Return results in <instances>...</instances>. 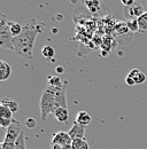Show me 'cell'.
Instances as JSON below:
<instances>
[{"mask_svg": "<svg viewBox=\"0 0 147 149\" xmlns=\"http://www.w3.org/2000/svg\"><path fill=\"white\" fill-rule=\"evenodd\" d=\"M85 129H86V126H83V125L78 124L77 122H75L73 127L68 131V133H69V135L71 136L73 140L83 139V138H85Z\"/></svg>", "mask_w": 147, "mask_h": 149, "instance_id": "cell-7", "label": "cell"}, {"mask_svg": "<svg viewBox=\"0 0 147 149\" xmlns=\"http://www.w3.org/2000/svg\"><path fill=\"white\" fill-rule=\"evenodd\" d=\"M54 116V118L60 122V123H67L69 120V112L68 108H63V107H57L55 108V110L52 113Z\"/></svg>", "mask_w": 147, "mask_h": 149, "instance_id": "cell-8", "label": "cell"}, {"mask_svg": "<svg viewBox=\"0 0 147 149\" xmlns=\"http://www.w3.org/2000/svg\"><path fill=\"white\" fill-rule=\"evenodd\" d=\"M48 85L57 87V86H62V85H63V83H62V80H61V79H60L57 76H50V79H48Z\"/></svg>", "mask_w": 147, "mask_h": 149, "instance_id": "cell-20", "label": "cell"}, {"mask_svg": "<svg viewBox=\"0 0 147 149\" xmlns=\"http://www.w3.org/2000/svg\"><path fill=\"white\" fill-rule=\"evenodd\" d=\"M14 119V118H13ZM13 119H6V118H0V125H1V127H9L10 126V124H12V122H13Z\"/></svg>", "mask_w": 147, "mask_h": 149, "instance_id": "cell-21", "label": "cell"}, {"mask_svg": "<svg viewBox=\"0 0 147 149\" xmlns=\"http://www.w3.org/2000/svg\"><path fill=\"white\" fill-rule=\"evenodd\" d=\"M73 143V139L69 135L68 132L64 131H60L57 133H55L52 138V145H60V146H64V147H71Z\"/></svg>", "mask_w": 147, "mask_h": 149, "instance_id": "cell-6", "label": "cell"}, {"mask_svg": "<svg viewBox=\"0 0 147 149\" xmlns=\"http://www.w3.org/2000/svg\"><path fill=\"white\" fill-rule=\"evenodd\" d=\"M36 125H37V123L34 118H28V119L25 120V126H27L28 129H35Z\"/></svg>", "mask_w": 147, "mask_h": 149, "instance_id": "cell-22", "label": "cell"}, {"mask_svg": "<svg viewBox=\"0 0 147 149\" xmlns=\"http://www.w3.org/2000/svg\"><path fill=\"white\" fill-rule=\"evenodd\" d=\"M121 2L124 5V7H129L136 2V0H121Z\"/></svg>", "mask_w": 147, "mask_h": 149, "instance_id": "cell-23", "label": "cell"}, {"mask_svg": "<svg viewBox=\"0 0 147 149\" xmlns=\"http://www.w3.org/2000/svg\"><path fill=\"white\" fill-rule=\"evenodd\" d=\"M57 87L48 85L41 93V96H40V117L43 120H46L48 115L53 113V111L56 108V90H57Z\"/></svg>", "mask_w": 147, "mask_h": 149, "instance_id": "cell-2", "label": "cell"}, {"mask_svg": "<svg viewBox=\"0 0 147 149\" xmlns=\"http://www.w3.org/2000/svg\"><path fill=\"white\" fill-rule=\"evenodd\" d=\"M76 122L83 126H88L91 124L92 117L88 111H79L76 116Z\"/></svg>", "mask_w": 147, "mask_h": 149, "instance_id": "cell-11", "label": "cell"}, {"mask_svg": "<svg viewBox=\"0 0 147 149\" xmlns=\"http://www.w3.org/2000/svg\"><path fill=\"white\" fill-rule=\"evenodd\" d=\"M1 104L7 106V107H8V108H9L13 112H16L18 110V108H20L18 102L14 101V100H10V99H4V100L1 101Z\"/></svg>", "mask_w": 147, "mask_h": 149, "instance_id": "cell-17", "label": "cell"}, {"mask_svg": "<svg viewBox=\"0 0 147 149\" xmlns=\"http://www.w3.org/2000/svg\"><path fill=\"white\" fill-rule=\"evenodd\" d=\"M145 12L143 9V6L138 2H134L133 5L124 8V16H125L127 21H129V19H138V17H140Z\"/></svg>", "mask_w": 147, "mask_h": 149, "instance_id": "cell-5", "label": "cell"}, {"mask_svg": "<svg viewBox=\"0 0 147 149\" xmlns=\"http://www.w3.org/2000/svg\"><path fill=\"white\" fill-rule=\"evenodd\" d=\"M15 149H27V147H25V136H24L23 132L21 133V135L18 136V141L15 143Z\"/></svg>", "mask_w": 147, "mask_h": 149, "instance_id": "cell-19", "label": "cell"}, {"mask_svg": "<svg viewBox=\"0 0 147 149\" xmlns=\"http://www.w3.org/2000/svg\"><path fill=\"white\" fill-rule=\"evenodd\" d=\"M13 35L10 32L8 21L6 19L5 14H1L0 19V46L2 48H7L10 51H14V45H13Z\"/></svg>", "mask_w": 147, "mask_h": 149, "instance_id": "cell-3", "label": "cell"}, {"mask_svg": "<svg viewBox=\"0 0 147 149\" xmlns=\"http://www.w3.org/2000/svg\"><path fill=\"white\" fill-rule=\"evenodd\" d=\"M8 25H9V29H10V32H12L13 37L18 36L23 30V26H21L18 23L13 22V21H8Z\"/></svg>", "mask_w": 147, "mask_h": 149, "instance_id": "cell-14", "label": "cell"}, {"mask_svg": "<svg viewBox=\"0 0 147 149\" xmlns=\"http://www.w3.org/2000/svg\"><path fill=\"white\" fill-rule=\"evenodd\" d=\"M44 24L41 22L32 21L30 23H27L23 26L22 32L13 38V45H14V52L18 56H22L27 60H31L34 56V47L37 36L43 32Z\"/></svg>", "mask_w": 147, "mask_h": 149, "instance_id": "cell-1", "label": "cell"}, {"mask_svg": "<svg viewBox=\"0 0 147 149\" xmlns=\"http://www.w3.org/2000/svg\"><path fill=\"white\" fill-rule=\"evenodd\" d=\"M52 149H71V147H64L60 145H52Z\"/></svg>", "mask_w": 147, "mask_h": 149, "instance_id": "cell-25", "label": "cell"}, {"mask_svg": "<svg viewBox=\"0 0 147 149\" xmlns=\"http://www.w3.org/2000/svg\"><path fill=\"white\" fill-rule=\"evenodd\" d=\"M12 74V67L4 60L0 61V80L5 81L7 80Z\"/></svg>", "mask_w": 147, "mask_h": 149, "instance_id": "cell-10", "label": "cell"}, {"mask_svg": "<svg viewBox=\"0 0 147 149\" xmlns=\"http://www.w3.org/2000/svg\"><path fill=\"white\" fill-rule=\"evenodd\" d=\"M129 77H131L133 80H134V84L136 85H141L146 81V74L144 72H141L139 69H132L130 72L128 74Z\"/></svg>", "mask_w": 147, "mask_h": 149, "instance_id": "cell-9", "label": "cell"}, {"mask_svg": "<svg viewBox=\"0 0 147 149\" xmlns=\"http://www.w3.org/2000/svg\"><path fill=\"white\" fill-rule=\"evenodd\" d=\"M125 83L128 84L129 86H133V85H136V84H134V80H133L131 77H129V76H127V78H125Z\"/></svg>", "mask_w": 147, "mask_h": 149, "instance_id": "cell-24", "label": "cell"}, {"mask_svg": "<svg viewBox=\"0 0 147 149\" xmlns=\"http://www.w3.org/2000/svg\"><path fill=\"white\" fill-rule=\"evenodd\" d=\"M125 23H127V25H128L129 31H131V32H137V31H139V26H138V21H137V19H129Z\"/></svg>", "mask_w": 147, "mask_h": 149, "instance_id": "cell-18", "label": "cell"}, {"mask_svg": "<svg viewBox=\"0 0 147 149\" xmlns=\"http://www.w3.org/2000/svg\"><path fill=\"white\" fill-rule=\"evenodd\" d=\"M13 113L7 106L5 104H1L0 106V118H6V119H13Z\"/></svg>", "mask_w": 147, "mask_h": 149, "instance_id": "cell-15", "label": "cell"}, {"mask_svg": "<svg viewBox=\"0 0 147 149\" xmlns=\"http://www.w3.org/2000/svg\"><path fill=\"white\" fill-rule=\"evenodd\" d=\"M71 149H90L89 143L85 138L83 139H75L71 143Z\"/></svg>", "mask_w": 147, "mask_h": 149, "instance_id": "cell-12", "label": "cell"}, {"mask_svg": "<svg viewBox=\"0 0 147 149\" xmlns=\"http://www.w3.org/2000/svg\"><path fill=\"white\" fill-rule=\"evenodd\" d=\"M41 54H43V56H44L45 58H47V60H52V58L55 56V51L52 46L46 45L45 47H43V49H41Z\"/></svg>", "mask_w": 147, "mask_h": 149, "instance_id": "cell-16", "label": "cell"}, {"mask_svg": "<svg viewBox=\"0 0 147 149\" xmlns=\"http://www.w3.org/2000/svg\"><path fill=\"white\" fill-rule=\"evenodd\" d=\"M57 69H59V72H62V68H61V67H59Z\"/></svg>", "mask_w": 147, "mask_h": 149, "instance_id": "cell-26", "label": "cell"}, {"mask_svg": "<svg viewBox=\"0 0 147 149\" xmlns=\"http://www.w3.org/2000/svg\"><path fill=\"white\" fill-rule=\"evenodd\" d=\"M138 26H139V31L140 33H145L147 32V12H145L140 17H138Z\"/></svg>", "mask_w": 147, "mask_h": 149, "instance_id": "cell-13", "label": "cell"}, {"mask_svg": "<svg viewBox=\"0 0 147 149\" xmlns=\"http://www.w3.org/2000/svg\"><path fill=\"white\" fill-rule=\"evenodd\" d=\"M22 133V127H21V123L16 120V119H13L10 126L7 129L6 132V135H5V139L4 141L6 142H12V143H16L18 136L21 135Z\"/></svg>", "mask_w": 147, "mask_h": 149, "instance_id": "cell-4", "label": "cell"}]
</instances>
